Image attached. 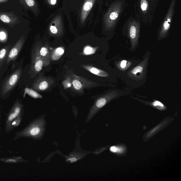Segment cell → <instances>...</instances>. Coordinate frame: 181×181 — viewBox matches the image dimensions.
Returning <instances> with one entry per match:
<instances>
[{"instance_id":"16","label":"cell","mask_w":181,"mask_h":181,"mask_svg":"<svg viewBox=\"0 0 181 181\" xmlns=\"http://www.w3.org/2000/svg\"><path fill=\"white\" fill-rule=\"evenodd\" d=\"M10 48V45L7 46L0 50V64L3 61L7 56Z\"/></svg>"},{"instance_id":"25","label":"cell","mask_w":181,"mask_h":181,"mask_svg":"<svg viewBox=\"0 0 181 181\" xmlns=\"http://www.w3.org/2000/svg\"><path fill=\"white\" fill-rule=\"evenodd\" d=\"M6 38V35L5 32H0V40L3 41L5 40Z\"/></svg>"},{"instance_id":"2","label":"cell","mask_w":181,"mask_h":181,"mask_svg":"<svg viewBox=\"0 0 181 181\" xmlns=\"http://www.w3.org/2000/svg\"><path fill=\"white\" fill-rule=\"evenodd\" d=\"M126 0H114L106 17V26L108 31L116 29L126 7Z\"/></svg>"},{"instance_id":"15","label":"cell","mask_w":181,"mask_h":181,"mask_svg":"<svg viewBox=\"0 0 181 181\" xmlns=\"http://www.w3.org/2000/svg\"><path fill=\"white\" fill-rule=\"evenodd\" d=\"M27 94L28 95L31 96V97L35 98H41L42 96L38 93L37 91L33 89L29 88H26L25 90V93L24 95L25 94Z\"/></svg>"},{"instance_id":"18","label":"cell","mask_w":181,"mask_h":181,"mask_svg":"<svg viewBox=\"0 0 181 181\" xmlns=\"http://www.w3.org/2000/svg\"><path fill=\"white\" fill-rule=\"evenodd\" d=\"M72 84L75 89L80 90L82 89V85L81 82L77 79H74L72 81Z\"/></svg>"},{"instance_id":"24","label":"cell","mask_w":181,"mask_h":181,"mask_svg":"<svg viewBox=\"0 0 181 181\" xmlns=\"http://www.w3.org/2000/svg\"><path fill=\"white\" fill-rule=\"evenodd\" d=\"M26 2L29 7H33L35 5V2L34 0H26Z\"/></svg>"},{"instance_id":"26","label":"cell","mask_w":181,"mask_h":181,"mask_svg":"<svg viewBox=\"0 0 181 181\" xmlns=\"http://www.w3.org/2000/svg\"><path fill=\"white\" fill-rule=\"evenodd\" d=\"M20 120L19 118H18V119L15 120V121L12 122V125L15 127L17 126L20 124Z\"/></svg>"},{"instance_id":"22","label":"cell","mask_w":181,"mask_h":181,"mask_svg":"<svg viewBox=\"0 0 181 181\" xmlns=\"http://www.w3.org/2000/svg\"><path fill=\"white\" fill-rule=\"evenodd\" d=\"M152 105H153L154 106H160V107H164V105L163 104L161 103L160 102L158 101H155L154 102L152 103Z\"/></svg>"},{"instance_id":"19","label":"cell","mask_w":181,"mask_h":181,"mask_svg":"<svg viewBox=\"0 0 181 181\" xmlns=\"http://www.w3.org/2000/svg\"><path fill=\"white\" fill-rule=\"evenodd\" d=\"M40 129L38 127H34L30 130L29 134L32 136H35L39 133Z\"/></svg>"},{"instance_id":"23","label":"cell","mask_w":181,"mask_h":181,"mask_svg":"<svg viewBox=\"0 0 181 181\" xmlns=\"http://www.w3.org/2000/svg\"><path fill=\"white\" fill-rule=\"evenodd\" d=\"M50 30L52 33L54 34H57L58 32V30L55 26H51L50 27Z\"/></svg>"},{"instance_id":"21","label":"cell","mask_w":181,"mask_h":181,"mask_svg":"<svg viewBox=\"0 0 181 181\" xmlns=\"http://www.w3.org/2000/svg\"><path fill=\"white\" fill-rule=\"evenodd\" d=\"M1 19L2 21H3L4 23H10V19L8 16L5 15H3L1 16Z\"/></svg>"},{"instance_id":"11","label":"cell","mask_w":181,"mask_h":181,"mask_svg":"<svg viewBox=\"0 0 181 181\" xmlns=\"http://www.w3.org/2000/svg\"><path fill=\"white\" fill-rule=\"evenodd\" d=\"M82 66L84 69L96 75L102 77H107L109 76L108 73L102 69L90 66L83 65Z\"/></svg>"},{"instance_id":"28","label":"cell","mask_w":181,"mask_h":181,"mask_svg":"<svg viewBox=\"0 0 181 181\" xmlns=\"http://www.w3.org/2000/svg\"><path fill=\"white\" fill-rule=\"evenodd\" d=\"M67 84V85H66L64 86V88H68L70 87L71 86V84L68 81H66V80H65V81H64V84H63H63Z\"/></svg>"},{"instance_id":"6","label":"cell","mask_w":181,"mask_h":181,"mask_svg":"<svg viewBox=\"0 0 181 181\" xmlns=\"http://www.w3.org/2000/svg\"><path fill=\"white\" fill-rule=\"evenodd\" d=\"M21 68H18L4 82L1 88L2 95H5L15 87L21 77Z\"/></svg>"},{"instance_id":"13","label":"cell","mask_w":181,"mask_h":181,"mask_svg":"<svg viewBox=\"0 0 181 181\" xmlns=\"http://www.w3.org/2000/svg\"><path fill=\"white\" fill-rule=\"evenodd\" d=\"M21 107L20 105L19 104H16L14 108L13 112L10 114L8 118V122H11L20 113Z\"/></svg>"},{"instance_id":"30","label":"cell","mask_w":181,"mask_h":181,"mask_svg":"<svg viewBox=\"0 0 181 181\" xmlns=\"http://www.w3.org/2000/svg\"><path fill=\"white\" fill-rule=\"evenodd\" d=\"M56 0H51V3L52 5H55L56 3Z\"/></svg>"},{"instance_id":"7","label":"cell","mask_w":181,"mask_h":181,"mask_svg":"<svg viewBox=\"0 0 181 181\" xmlns=\"http://www.w3.org/2000/svg\"><path fill=\"white\" fill-rule=\"evenodd\" d=\"M54 82V80L50 77L42 76L38 78L34 82L32 87L39 91H44L48 89Z\"/></svg>"},{"instance_id":"12","label":"cell","mask_w":181,"mask_h":181,"mask_svg":"<svg viewBox=\"0 0 181 181\" xmlns=\"http://www.w3.org/2000/svg\"><path fill=\"white\" fill-rule=\"evenodd\" d=\"M64 50L62 47L56 48L51 52V59L53 61H57L64 53Z\"/></svg>"},{"instance_id":"1","label":"cell","mask_w":181,"mask_h":181,"mask_svg":"<svg viewBox=\"0 0 181 181\" xmlns=\"http://www.w3.org/2000/svg\"><path fill=\"white\" fill-rule=\"evenodd\" d=\"M158 4V0H137L134 6L135 15L141 23L150 24Z\"/></svg>"},{"instance_id":"3","label":"cell","mask_w":181,"mask_h":181,"mask_svg":"<svg viewBox=\"0 0 181 181\" xmlns=\"http://www.w3.org/2000/svg\"><path fill=\"white\" fill-rule=\"evenodd\" d=\"M141 23L140 19L135 15L129 17L124 23L123 28L127 31L132 50L136 49L138 45Z\"/></svg>"},{"instance_id":"4","label":"cell","mask_w":181,"mask_h":181,"mask_svg":"<svg viewBox=\"0 0 181 181\" xmlns=\"http://www.w3.org/2000/svg\"><path fill=\"white\" fill-rule=\"evenodd\" d=\"M176 0H172L168 11L159 28L158 40L161 41L167 37L175 13Z\"/></svg>"},{"instance_id":"8","label":"cell","mask_w":181,"mask_h":181,"mask_svg":"<svg viewBox=\"0 0 181 181\" xmlns=\"http://www.w3.org/2000/svg\"><path fill=\"white\" fill-rule=\"evenodd\" d=\"M44 67H46L45 62L35 50L32 56L31 68L32 70L35 73H39Z\"/></svg>"},{"instance_id":"17","label":"cell","mask_w":181,"mask_h":181,"mask_svg":"<svg viewBox=\"0 0 181 181\" xmlns=\"http://www.w3.org/2000/svg\"><path fill=\"white\" fill-rule=\"evenodd\" d=\"M97 49V48H94L90 46H87L84 48V53L85 55H92L95 53Z\"/></svg>"},{"instance_id":"29","label":"cell","mask_w":181,"mask_h":181,"mask_svg":"<svg viewBox=\"0 0 181 181\" xmlns=\"http://www.w3.org/2000/svg\"><path fill=\"white\" fill-rule=\"evenodd\" d=\"M110 150H111V151L114 152H115L117 151V148L115 147H112L111 148H110Z\"/></svg>"},{"instance_id":"5","label":"cell","mask_w":181,"mask_h":181,"mask_svg":"<svg viewBox=\"0 0 181 181\" xmlns=\"http://www.w3.org/2000/svg\"><path fill=\"white\" fill-rule=\"evenodd\" d=\"M148 62V58H146L135 67L128 71L127 76L136 81H140L143 79L146 73Z\"/></svg>"},{"instance_id":"20","label":"cell","mask_w":181,"mask_h":181,"mask_svg":"<svg viewBox=\"0 0 181 181\" xmlns=\"http://www.w3.org/2000/svg\"><path fill=\"white\" fill-rule=\"evenodd\" d=\"M92 3L91 2H88L86 3L84 5L83 10L85 11H90L92 7Z\"/></svg>"},{"instance_id":"10","label":"cell","mask_w":181,"mask_h":181,"mask_svg":"<svg viewBox=\"0 0 181 181\" xmlns=\"http://www.w3.org/2000/svg\"><path fill=\"white\" fill-rule=\"evenodd\" d=\"M24 42L23 38H21L16 43L15 45L12 48L8 55L7 60V63H9L11 61H13L16 59L23 47Z\"/></svg>"},{"instance_id":"27","label":"cell","mask_w":181,"mask_h":181,"mask_svg":"<svg viewBox=\"0 0 181 181\" xmlns=\"http://www.w3.org/2000/svg\"><path fill=\"white\" fill-rule=\"evenodd\" d=\"M5 162L7 163H17L18 160L17 159H9L5 160Z\"/></svg>"},{"instance_id":"14","label":"cell","mask_w":181,"mask_h":181,"mask_svg":"<svg viewBox=\"0 0 181 181\" xmlns=\"http://www.w3.org/2000/svg\"><path fill=\"white\" fill-rule=\"evenodd\" d=\"M132 63L126 60H122L116 64V66L120 70L125 71L131 66Z\"/></svg>"},{"instance_id":"9","label":"cell","mask_w":181,"mask_h":181,"mask_svg":"<svg viewBox=\"0 0 181 181\" xmlns=\"http://www.w3.org/2000/svg\"><path fill=\"white\" fill-rule=\"evenodd\" d=\"M39 55L45 62V66H48L50 64L51 60V52L50 48L47 45L42 46H38L35 48Z\"/></svg>"}]
</instances>
